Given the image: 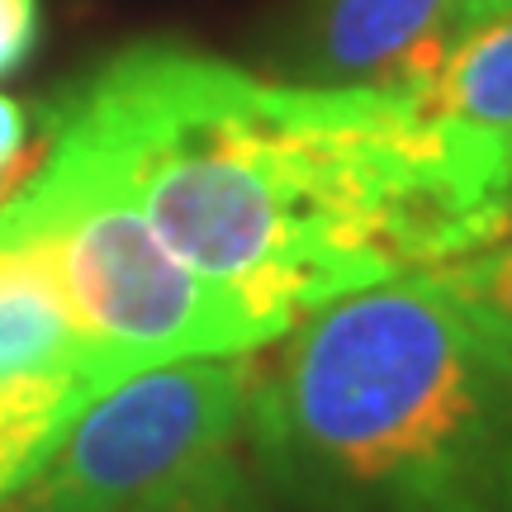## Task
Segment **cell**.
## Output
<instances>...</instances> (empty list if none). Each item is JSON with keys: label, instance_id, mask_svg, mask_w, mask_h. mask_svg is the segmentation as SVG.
Listing matches in <instances>:
<instances>
[{"label": "cell", "instance_id": "1", "mask_svg": "<svg viewBox=\"0 0 512 512\" xmlns=\"http://www.w3.org/2000/svg\"><path fill=\"white\" fill-rule=\"evenodd\" d=\"M81 128L157 238L280 342L342 294L479 252L512 228V157L394 86L266 81L138 43L86 81Z\"/></svg>", "mask_w": 512, "mask_h": 512}, {"label": "cell", "instance_id": "2", "mask_svg": "<svg viewBox=\"0 0 512 512\" xmlns=\"http://www.w3.org/2000/svg\"><path fill=\"white\" fill-rule=\"evenodd\" d=\"M256 370L247 437L294 512H512V351L413 271L342 294Z\"/></svg>", "mask_w": 512, "mask_h": 512}, {"label": "cell", "instance_id": "3", "mask_svg": "<svg viewBox=\"0 0 512 512\" xmlns=\"http://www.w3.org/2000/svg\"><path fill=\"white\" fill-rule=\"evenodd\" d=\"M0 223L34 242L53 280L119 380L185 356H238L271 332L238 299L171 252L128 195L110 157L57 119V143L0 204Z\"/></svg>", "mask_w": 512, "mask_h": 512}, {"label": "cell", "instance_id": "4", "mask_svg": "<svg viewBox=\"0 0 512 512\" xmlns=\"http://www.w3.org/2000/svg\"><path fill=\"white\" fill-rule=\"evenodd\" d=\"M252 389V351L138 370L76 413L53 456L0 512H124L181 494L233 460Z\"/></svg>", "mask_w": 512, "mask_h": 512}, {"label": "cell", "instance_id": "5", "mask_svg": "<svg viewBox=\"0 0 512 512\" xmlns=\"http://www.w3.org/2000/svg\"><path fill=\"white\" fill-rule=\"evenodd\" d=\"M460 34V0H313L299 67L318 86H413Z\"/></svg>", "mask_w": 512, "mask_h": 512}, {"label": "cell", "instance_id": "6", "mask_svg": "<svg viewBox=\"0 0 512 512\" xmlns=\"http://www.w3.org/2000/svg\"><path fill=\"white\" fill-rule=\"evenodd\" d=\"M403 95L456 133L512 157V15L470 24Z\"/></svg>", "mask_w": 512, "mask_h": 512}, {"label": "cell", "instance_id": "7", "mask_svg": "<svg viewBox=\"0 0 512 512\" xmlns=\"http://www.w3.org/2000/svg\"><path fill=\"white\" fill-rule=\"evenodd\" d=\"M432 271L484 323V332L512 351V228L489 247L446 261V266H432Z\"/></svg>", "mask_w": 512, "mask_h": 512}, {"label": "cell", "instance_id": "8", "mask_svg": "<svg viewBox=\"0 0 512 512\" xmlns=\"http://www.w3.org/2000/svg\"><path fill=\"white\" fill-rule=\"evenodd\" d=\"M124 512H266V508L252 494V484L238 470V460H228V465H219L214 475H204L200 484H190L181 494L143 503V508H124Z\"/></svg>", "mask_w": 512, "mask_h": 512}, {"label": "cell", "instance_id": "9", "mask_svg": "<svg viewBox=\"0 0 512 512\" xmlns=\"http://www.w3.org/2000/svg\"><path fill=\"white\" fill-rule=\"evenodd\" d=\"M38 0H0V81L15 76L38 48Z\"/></svg>", "mask_w": 512, "mask_h": 512}, {"label": "cell", "instance_id": "10", "mask_svg": "<svg viewBox=\"0 0 512 512\" xmlns=\"http://www.w3.org/2000/svg\"><path fill=\"white\" fill-rule=\"evenodd\" d=\"M24 152H29V110L15 95H0V204L5 185L24 176Z\"/></svg>", "mask_w": 512, "mask_h": 512}, {"label": "cell", "instance_id": "11", "mask_svg": "<svg viewBox=\"0 0 512 512\" xmlns=\"http://www.w3.org/2000/svg\"><path fill=\"white\" fill-rule=\"evenodd\" d=\"M498 15H512V0H460V34L470 24H484V19H498Z\"/></svg>", "mask_w": 512, "mask_h": 512}]
</instances>
